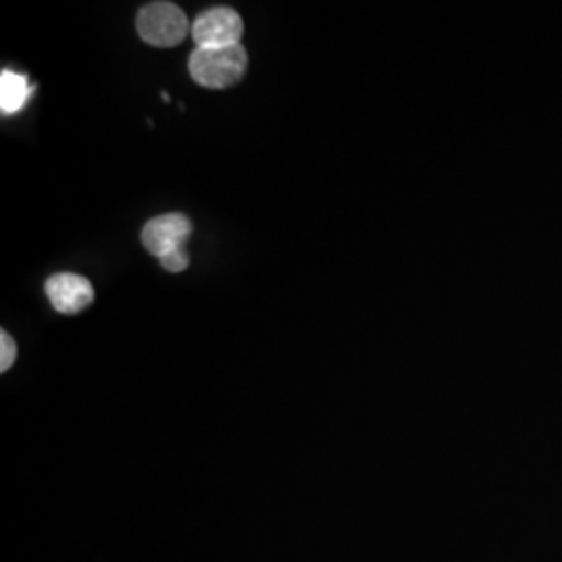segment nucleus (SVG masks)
Wrapping results in <instances>:
<instances>
[{
	"label": "nucleus",
	"instance_id": "f257e3e1",
	"mask_svg": "<svg viewBox=\"0 0 562 562\" xmlns=\"http://www.w3.org/2000/svg\"><path fill=\"white\" fill-rule=\"evenodd\" d=\"M248 53L241 44L225 48H194L188 60L190 76L202 88L225 90L244 78Z\"/></svg>",
	"mask_w": 562,
	"mask_h": 562
},
{
	"label": "nucleus",
	"instance_id": "f03ea898",
	"mask_svg": "<svg viewBox=\"0 0 562 562\" xmlns=\"http://www.w3.org/2000/svg\"><path fill=\"white\" fill-rule=\"evenodd\" d=\"M142 41L150 46L169 48L183 42L190 32V21L178 4L150 2L142 7L136 20Z\"/></svg>",
	"mask_w": 562,
	"mask_h": 562
},
{
	"label": "nucleus",
	"instance_id": "7ed1b4c3",
	"mask_svg": "<svg viewBox=\"0 0 562 562\" xmlns=\"http://www.w3.org/2000/svg\"><path fill=\"white\" fill-rule=\"evenodd\" d=\"M244 21L229 7H215L201 13L192 23V38L199 48H225L241 44Z\"/></svg>",
	"mask_w": 562,
	"mask_h": 562
},
{
	"label": "nucleus",
	"instance_id": "20e7f679",
	"mask_svg": "<svg viewBox=\"0 0 562 562\" xmlns=\"http://www.w3.org/2000/svg\"><path fill=\"white\" fill-rule=\"evenodd\" d=\"M190 236H192L190 220L181 213H167V215L155 217L144 225L142 244L150 255L162 259L169 252L186 248Z\"/></svg>",
	"mask_w": 562,
	"mask_h": 562
},
{
	"label": "nucleus",
	"instance_id": "39448f33",
	"mask_svg": "<svg viewBox=\"0 0 562 562\" xmlns=\"http://www.w3.org/2000/svg\"><path fill=\"white\" fill-rule=\"evenodd\" d=\"M46 296L60 315H76L94 302L92 283L78 273H57L46 280Z\"/></svg>",
	"mask_w": 562,
	"mask_h": 562
},
{
	"label": "nucleus",
	"instance_id": "423d86ee",
	"mask_svg": "<svg viewBox=\"0 0 562 562\" xmlns=\"http://www.w3.org/2000/svg\"><path fill=\"white\" fill-rule=\"evenodd\" d=\"M34 92L27 76L18 71H2L0 76V109L2 115H15L27 104Z\"/></svg>",
	"mask_w": 562,
	"mask_h": 562
},
{
	"label": "nucleus",
	"instance_id": "0eeeda50",
	"mask_svg": "<svg viewBox=\"0 0 562 562\" xmlns=\"http://www.w3.org/2000/svg\"><path fill=\"white\" fill-rule=\"evenodd\" d=\"M15 359H18V346H15V340H13L7 331H2V334H0V371H2V373L9 371V369L13 367Z\"/></svg>",
	"mask_w": 562,
	"mask_h": 562
},
{
	"label": "nucleus",
	"instance_id": "6e6552de",
	"mask_svg": "<svg viewBox=\"0 0 562 562\" xmlns=\"http://www.w3.org/2000/svg\"><path fill=\"white\" fill-rule=\"evenodd\" d=\"M162 265V269H167V271H171V273H180L183 271L186 267H188V252H186V248H181V250H176V252H169L167 257H162L159 259Z\"/></svg>",
	"mask_w": 562,
	"mask_h": 562
}]
</instances>
